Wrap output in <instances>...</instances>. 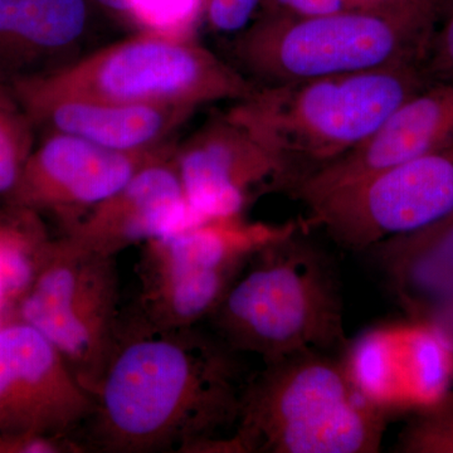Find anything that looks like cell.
<instances>
[{"instance_id":"cell-11","label":"cell","mask_w":453,"mask_h":453,"mask_svg":"<svg viewBox=\"0 0 453 453\" xmlns=\"http://www.w3.org/2000/svg\"><path fill=\"white\" fill-rule=\"evenodd\" d=\"M174 162L188 204L201 219L244 217L259 196L291 188L275 157L226 111L175 145Z\"/></svg>"},{"instance_id":"cell-1","label":"cell","mask_w":453,"mask_h":453,"mask_svg":"<svg viewBox=\"0 0 453 453\" xmlns=\"http://www.w3.org/2000/svg\"><path fill=\"white\" fill-rule=\"evenodd\" d=\"M250 377L241 354L211 327L154 329L121 320L83 449L228 453Z\"/></svg>"},{"instance_id":"cell-21","label":"cell","mask_w":453,"mask_h":453,"mask_svg":"<svg viewBox=\"0 0 453 453\" xmlns=\"http://www.w3.org/2000/svg\"><path fill=\"white\" fill-rule=\"evenodd\" d=\"M125 23L138 32L177 40H195L204 20L205 0H125Z\"/></svg>"},{"instance_id":"cell-12","label":"cell","mask_w":453,"mask_h":453,"mask_svg":"<svg viewBox=\"0 0 453 453\" xmlns=\"http://www.w3.org/2000/svg\"><path fill=\"white\" fill-rule=\"evenodd\" d=\"M173 144L125 153L76 136L49 133L32 151L8 205L50 213L65 232Z\"/></svg>"},{"instance_id":"cell-15","label":"cell","mask_w":453,"mask_h":453,"mask_svg":"<svg viewBox=\"0 0 453 453\" xmlns=\"http://www.w3.org/2000/svg\"><path fill=\"white\" fill-rule=\"evenodd\" d=\"M170 146L105 201L83 214L65 235L83 249L118 257L144 244L203 220L188 204Z\"/></svg>"},{"instance_id":"cell-25","label":"cell","mask_w":453,"mask_h":453,"mask_svg":"<svg viewBox=\"0 0 453 453\" xmlns=\"http://www.w3.org/2000/svg\"><path fill=\"white\" fill-rule=\"evenodd\" d=\"M267 16L309 18L351 9L345 0H262Z\"/></svg>"},{"instance_id":"cell-24","label":"cell","mask_w":453,"mask_h":453,"mask_svg":"<svg viewBox=\"0 0 453 453\" xmlns=\"http://www.w3.org/2000/svg\"><path fill=\"white\" fill-rule=\"evenodd\" d=\"M425 65L432 82L453 81V7L434 35Z\"/></svg>"},{"instance_id":"cell-4","label":"cell","mask_w":453,"mask_h":453,"mask_svg":"<svg viewBox=\"0 0 453 453\" xmlns=\"http://www.w3.org/2000/svg\"><path fill=\"white\" fill-rule=\"evenodd\" d=\"M451 2L405 0L309 18L262 14L238 35L234 56L262 85L426 64Z\"/></svg>"},{"instance_id":"cell-23","label":"cell","mask_w":453,"mask_h":453,"mask_svg":"<svg viewBox=\"0 0 453 453\" xmlns=\"http://www.w3.org/2000/svg\"><path fill=\"white\" fill-rule=\"evenodd\" d=\"M262 0H205L204 20L217 33H241L250 26Z\"/></svg>"},{"instance_id":"cell-7","label":"cell","mask_w":453,"mask_h":453,"mask_svg":"<svg viewBox=\"0 0 453 453\" xmlns=\"http://www.w3.org/2000/svg\"><path fill=\"white\" fill-rule=\"evenodd\" d=\"M55 94L196 110L255 91L237 68L195 40L138 32L70 64L16 77Z\"/></svg>"},{"instance_id":"cell-19","label":"cell","mask_w":453,"mask_h":453,"mask_svg":"<svg viewBox=\"0 0 453 453\" xmlns=\"http://www.w3.org/2000/svg\"><path fill=\"white\" fill-rule=\"evenodd\" d=\"M50 241L41 214L11 207L0 214V319L13 318L37 275Z\"/></svg>"},{"instance_id":"cell-26","label":"cell","mask_w":453,"mask_h":453,"mask_svg":"<svg viewBox=\"0 0 453 453\" xmlns=\"http://www.w3.org/2000/svg\"><path fill=\"white\" fill-rule=\"evenodd\" d=\"M421 324L429 327L442 342L453 362V301L428 315Z\"/></svg>"},{"instance_id":"cell-18","label":"cell","mask_w":453,"mask_h":453,"mask_svg":"<svg viewBox=\"0 0 453 453\" xmlns=\"http://www.w3.org/2000/svg\"><path fill=\"white\" fill-rule=\"evenodd\" d=\"M387 285L411 320L453 301V214L372 246Z\"/></svg>"},{"instance_id":"cell-2","label":"cell","mask_w":453,"mask_h":453,"mask_svg":"<svg viewBox=\"0 0 453 453\" xmlns=\"http://www.w3.org/2000/svg\"><path fill=\"white\" fill-rule=\"evenodd\" d=\"M431 83L425 64L399 65L256 86L226 112L275 157L291 190L363 144L389 113Z\"/></svg>"},{"instance_id":"cell-22","label":"cell","mask_w":453,"mask_h":453,"mask_svg":"<svg viewBox=\"0 0 453 453\" xmlns=\"http://www.w3.org/2000/svg\"><path fill=\"white\" fill-rule=\"evenodd\" d=\"M396 453H453V390L411 413L396 438Z\"/></svg>"},{"instance_id":"cell-5","label":"cell","mask_w":453,"mask_h":453,"mask_svg":"<svg viewBox=\"0 0 453 453\" xmlns=\"http://www.w3.org/2000/svg\"><path fill=\"white\" fill-rule=\"evenodd\" d=\"M388 421L338 354L309 349L250 377L228 453H377Z\"/></svg>"},{"instance_id":"cell-8","label":"cell","mask_w":453,"mask_h":453,"mask_svg":"<svg viewBox=\"0 0 453 453\" xmlns=\"http://www.w3.org/2000/svg\"><path fill=\"white\" fill-rule=\"evenodd\" d=\"M121 312L116 257L62 234L50 241L12 319L49 340L95 396L118 342Z\"/></svg>"},{"instance_id":"cell-13","label":"cell","mask_w":453,"mask_h":453,"mask_svg":"<svg viewBox=\"0 0 453 453\" xmlns=\"http://www.w3.org/2000/svg\"><path fill=\"white\" fill-rule=\"evenodd\" d=\"M342 365L357 389L387 416L414 412L434 401L453 362L425 324H381L349 340Z\"/></svg>"},{"instance_id":"cell-16","label":"cell","mask_w":453,"mask_h":453,"mask_svg":"<svg viewBox=\"0 0 453 453\" xmlns=\"http://www.w3.org/2000/svg\"><path fill=\"white\" fill-rule=\"evenodd\" d=\"M7 83L35 127L125 153L155 150L170 144L173 135L195 113L186 107L129 105L55 94L22 79Z\"/></svg>"},{"instance_id":"cell-9","label":"cell","mask_w":453,"mask_h":453,"mask_svg":"<svg viewBox=\"0 0 453 453\" xmlns=\"http://www.w3.org/2000/svg\"><path fill=\"white\" fill-rule=\"evenodd\" d=\"M305 226L345 249L366 251L453 214V145L340 188L305 204Z\"/></svg>"},{"instance_id":"cell-30","label":"cell","mask_w":453,"mask_h":453,"mask_svg":"<svg viewBox=\"0 0 453 453\" xmlns=\"http://www.w3.org/2000/svg\"><path fill=\"white\" fill-rule=\"evenodd\" d=\"M3 323H5V321H3L2 319H0V325H2Z\"/></svg>"},{"instance_id":"cell-6","label":"cell","mask_w":453,"mask_h":453,"mask_svg":"<svg viewBox=\"0 0 453 453\" xmlns=\"http://www.w3.org/2000/svg\"><path fill=\"white\" fill-rule=\"evenodd\" d=\"M300 226L210 219L142 244L135 296L122 320L154 329L201 325L251 259Z\"/></svg>"},{"instance_id":"cell-3","label":"cell","mask_w":453,"mask_h":453,"mask_svg":"<svg viewBox=\"0 0 453 453\" xmlns=\"http://www.w3.org/2000/svg\"><path fill=\"white\" fill-rule=\"evenodd\" d=\"M303 228L264 247L207 320L241 356L266 363L309 349L340 356L347 348L333 259Z\"/></svg>"},{"instance_id":"cell-27","label":"cell","mask_w":453,"mask_h":453,"mask_svg":"<svg viewBox=\"0 0 453 453\" xmlns=\"http://www.w3.org/2000/svg\"><path fill=\"white\" fill-rule=\"evenodd\" d=\"M351 9H371V11H380L402 4L405 0H345Z\"/></svg>"},{"instance_id":"cell-28","label":"cell","mask_w":453,"mask_h":453,"mask_svg":"<svg viewBox=\"0 0 453 453\" xmlns=\"http://www.w3.org/2000/svg\"><path fill=\"white\" fill-rule=\"evenodd\" d=\"M89 3L125 22V16H127V3H125V0H89Z\"/></svg>"},{"instance_id":"cell-29","label":"cell","mask_w":453,"mask_h":453,"mask_svg":"<svg viewBox=\"0 0 453 453\" xmlns=\"http://www.w3.org/2000/svg\"><path fill=\"white\" fill-rule=\"evenodd\" d=\"M8 204L5 203L4 199L0 196V214L3 213L5 210H7Z\"/></svg>"},{"instance_id":"cell-10","label":"cell","mask_w":453,"mask_h":453,"mask_svg":"<svg viewBox=\"0 0 453 453\" xmlns=\"http://www.w3.org/2000/svg\"><path fill=\"white\" fill-rule=\"evenodd\" d=\"M95 396L31 325H0V446L49 437L81 447Z\"/></svg>"},{"instance_id":"cell-17","label":"cell","mask_w":453,"mask_h":453,"mask_svg":"<svg viewBox=\"0 0 453 453\" xmlns=\"http://www.w3.org/2000/svg\"><path fill=\"white\" fill-rule=\"evenodd\" d=\"M89 0H0V79L70 64L85 40Z\"/></svg>"},{"instance_id":"cell-20","label":"cell","mask_w":453,"mask_h":453,"mask_svg":"<svg viewBox=\"0 0 453 453\" xmlns=\"http://www.w3.org/2000/svg\"><path fill=\"white\" fill-rule=\"evenodd\" d=\"M35 129L11 86L0 81V196L7 204L35 150Z\"/></svg>"},{"instance_id":"cell-14","label":"cell","mask_w":453,"mask_h":453,"mask_svg":"<svg viewBox=\"0 0 453 453\" xmlns=\"http://www.w3.org/2000/svg\"><path fill=\"white\" fill-rule=\"evenodd\" d=\"M453 145V81L434 82L396 107L363 144L301 179L288 195L303 204Z\"/></svg>"}]
</instances>
